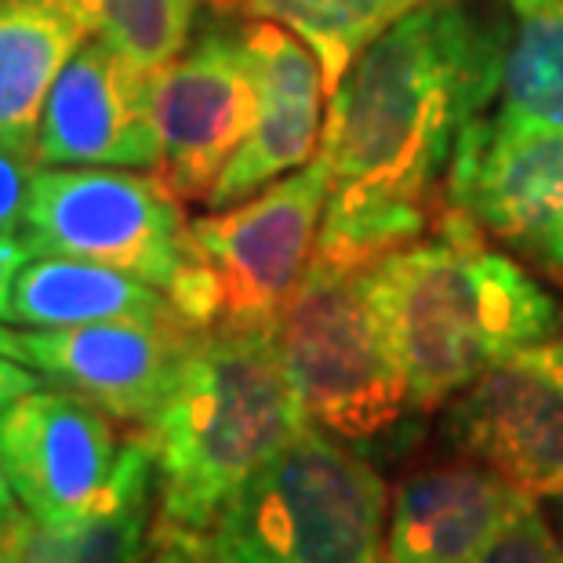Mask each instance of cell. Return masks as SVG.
I'll use <instances>...</instances> for the list:
<instances>
[{
  "label": "cell",
  "instance_id": "cell-15",
  "mask_svg": "<svg viewBox=\"0 0 563 563\" xmlns=\"http://www.w3.org/2000/svg\"><path fill=\"white\" fill-rule=\"evenodd\" d=\"M157 549V476L139 433L84 517L44 523L26 509L0 520V563H146Z\"/></svg>",
  "mask_w": 563,
  "mask_h": 563
},
{
  "label": "cell",
  "instance_id": "cell-25",
  "mask_svg": "<svg viewBox=\"0 0 563 563\" xmlns=\"http://www.w3.org/2000/svg\"><path fill=\"white\" fill-rule=\"evenodd\" d=\"M44 375L37 367L15 361V356H0V411L11 407L19 397H26V393L41 389L44 386Z\"/></svg>",
  "mask_w": 563,
  "mask_h": 563
},
{
  "label": "cell",
  "instance_id": "cell-27",
  "mask_svg": "<svg viewBox=\"0 0 563 563\" xmlns=\"http://www.w3.org/2000/svg\"><path fill=\"white\" fill-rule=\"evenodd\" d=\"M0 356H15V361L26 364V350H22V331L4 328V320H0Z\"/></svg>",
  "mask_w": 563,
  "mask_h": 563
},
{
  "label": "cell",
  "instance_id": "cell-18",
  "mask_svg": "<svg viewBox=\"0 0 563 563\" xmlns=\"http://www.w3.org/2000/svg\"><path fill=\"white\" fill-rule=\"evenodd\" d=\"M99 320H183L157 284L88 258L33 255L11 295V323L77 328ZM186 323V320H183Z\"/></svg>",
  "mask_w": 563,
  "mask_h": 563
},
{
  "label": "cell",
  "instance_id": "cell-6",
  "mask_svg": "<svg viewBox=\"0 0 563 563\" xmlns=\"http://www.w3.org/2000/svg\"><path fill=\"white\" fill-rule=\"evenodd\" d=\"M22 241L33 255L88 258L157 284L172 298L189 266L183 200L157 172L44 167L33 178Z\"/></svg>",
  "mask_w": 563,
  "mask_h": 563
},
{
  "label": "cell",
  "instance_id": "cell-9",
  "mask_svg": "<svg viewBox=\"0 0 563 563\" xmlns=\"http://www.w3.org/2000/svg\"><path fill=\"white\" fill-rule=\"evenodd\" d=\"M255 121L241 22L219 11L186 52L153 74L157 175L183 203H203Z\"/></svg>",
  "mask_w": 563,
  "mask_h": 563
},
{
  "label": "cell",
  "instance_id": "cell-11",
  "mask_svg": "<svg viewBox=\"0 0 563 563\" xmlns=\"http://www.w3.org/2000/svg\"><path fill=\"white\" fill-rule=\"evenodd\" d=\"M117 418L44 382L0 411V462L19 506L44 523L84 517L121 459Z\"/></svg>",
  "mask_w": 563,
  "mask_h": 563
},
{
  "label": "cell",
  "instance_id": "cell-12",
  "mask_svg": "<svg viewBox=\"0 0 563 563\" xmlns=\"http://www.w3.org/2000/svg\"><path fill=\"white\" fill-rule=\"evenodd\" d=\"M244 58L251 88H255V121L241 150L225 164L219 183L208 194V208H233L277 178L317 161L328 121V80L320 58L306 41L277 22H241Z\"/></svg>",
  "mask_w": 563,
  "mask_h": 563
},
{
  "label": "cell",
  "instance_id": "cell-21",
  "mask_svg": "<svg viewBox=\"0 0 563 563\" xmlns=\"http://www.w3.org/2000/svg\"><path fill=\"white\" fill-rule=\"evenodd\" d=\"M95 37L142 74H157L186 52L208 0H66Z\"/></svg>",
  "mask_w": 563,
  "mask_h": 563
},
{
  "label": "cell",
  "instance_id": "cell-7",
  "mask_svg": "<svg viewBox=\"0 0 563 563\" xmlns=\"http://www.w3.org/2000/svg\"><path fill=\"white\" fill-rule=\"evenodd\" d=\"M331 175L317 153L233 208L189 222V258L214 291V328H273L313 262Z\"/></svg>",
  "mask_w": 563,
  "mask_h": 563
},
{
  "label": "cell",
  "instance_id": "cell-22",
  "mask_svg": "<svg viewBox=\"0 0 563 563\" xmlns=\"http://www.w3.org/2000/svg\"><path fill=\"white\" fill-rule=\"evenodd\" d=\"M476 563H563V538L542 501L520 495Z\"/></svg>",
  "mask_w": 563,
  "mask_h": 563
},
{
  "label": "cell",
  "instance_id": "cell-20",
  "mask_svg": "<svg viewBox=\"0 0 563 563\" xmlns=\"http://www.w3.org/2000/svg\"><path fill=\"white\" fill-rule=\"evenodd\" d=\"M211 4L233 19L277 22L291 30L298 41L313 47L331 95L353 58L426 0H211Z\"/></svg>",
  "mask_w": 563,
  "mask_h": 563
},
{
  "label": "cell",
  "instance_id": "cell-5",
  "mask_svg": "<svg viewBox=\"0 0 563 563\" xmlns=\"http://www.w3.org/2000/svg\"><path fill=\"white\" fill-rule=\"evenodd\" d=\"M287 386L309 426L364 451H389L415 415L404 367L389 342L364 269L309 262L302 284L273 323Z\"/></svg>",
  "mask_w": 563,
  "mask_h": 563
},
{
  "label": "cell",
  "instance_id": "cell-24",
  "mask_svg": "<svg viewBox=\"0 0 563 563\" xmlns=\"http://www.w3.org/2000/svg\"><path fill=\"white\" fill-rule=\"evenodd\" d=\"M30 258L33 251L19 233H0V320L4 323H11V295H15V280Z\"/></svg>",
  "mask_w": 563,
  "mask_h": 563
},
{
  "label": "cell",
  "instance_id": "cell-17",
  "mask_svg": "<svg viewBox=\"0 0 563 563\" xmlns=\"http://www.w3.org/2000/svg\"><path fill=\"white\" fill-rule=\"evenodd\" d=\"M88 37L66 0H0V142L37 157L52 84Z\"/></svg>",
  "mask_w": 563,
  "mask_h": 563
},
{
  "label": "cell",
  "instance_id": "cell-13",
  "mask_svg": "<svg viewBox=\"0 0 563 563\" xmlns=\"http://www.w3.org/2000/svg\"><path fill=\"white\" fill-rule=\"evenodd\" d=\"M197 334L183 320H99L77 328H26L22 350L26 364L52 386L142 429L172 393Z\"/></svg>",
  "mask_w": 563,
  "mask_h": 563
},
{
  "label": "cell",
  "instance_id": "cell-1",
  "mask_svg": "<svg viewBox=\"0 0 563 563\" xmlns=\"http://www.w3.org/2000/svg\"><path fill=\"white\" fill-rule=\"evenodd\" d=\"M495 74L498 26L470 0H426L393 22L328 95V197L429 211L462 128L495 99Z\"/></svg>",
  "mask_w": 563,
  "mask_h": 563
},
{
  "label": "cell",
  "instance_id": "cell-2",
  "mask_svg": "<svg viewBox=\"0 0 563 563\" xmlns=\"http://www.w3.org/2000/svg\"><path fill=\"white\" fill-rule=\"evenodd\" d=\"M418 411H437L490 367L563 331V302L462 211L364 269Z\"/></svg>",
  "mask_w": 563,
  "mask_h": 563
},
{
  "label": "cell",
  "instance_id": "cell-14",
  "mask_svg": "<svg viewBox=\"0 0 563 563\" xmlns=\"http://www.w3.org/2000/svg\"><path fill=\"white\" fill-rule=\"evenodd\" d=\"M153 74L102 37L84 41L52 84L37 131L44 167H135L157 172Z\"/></svg>",
  "mask_w": 563,
  "mask_h": 563
},
{
  "label": "cell",
  "instance_id": "cell-16",
  "mask_svg": "<svg viewBox=\"0 0 563 563\" xmlns=\"http://www.w3.org/2000/svg\"><path fill=\"white\" fill-rule=\"evenodd\" d=\"M520 495L481 462L411 473L389 498L386 563H476Z\"/></svg>",
  "mask_w": 563,
  "mask_h": 563
},
{
  "label": "cell",
  "instance_id": "cell-23",
  "mask_svg": "<svg viewBox=\"0 0 563 563\" xmlns=\"http://www.w3.org/2000/svg\"><path fill=\"white\" fill-rule=\"evenodd\" d=\"M41 161L0 142V233H22Z\"/></svg>",
  "mask_w": 563,
  "mask_h": 563
},
{
  "label": "cell",
  "instance_id": "cell-29",
  "mask_svg": "<svg viewBox=\"0 0 563 563\" xmlns=\"http://www.w3.org/2000/svg\"><path fill=\"white\" fill-rule=\"evenodd\" d=\"M542 506L549 509V517H553L556 531H560V538H563V495H556V498H545Z\"/></svg>",
  "mask_w": 563,
  "mask_h": 563
},
{
  "label": "cell",
  "instance_id": "cell-4",
  "mask_svg": "<svg viewBox=\"0 0 563 563\" xmlns=\"http://www.w3.org/2000/svg\"><path fill=\"white\" fill-rule=\"evenodd\" d=\"M389 487L317 426L280 448L197 538L208 563H386Z\"/></svg>",
  "mask_w": 563,
  "mask_h": 563
},
{
  "label": "cell",
  "instance_id": "cell-26",
  "mask_svg": "<svg viewBox=\"0 0 563 563\" xmlns=\"http://www.w3.org/2000/svg\"><path fill=\"white\" fill-rule=\"evenodd\" d=\"M146 563H208V556L200 553L197 542H186V538H157V549Z\"/></svg>",
  "mask_w": 563,
  "mask_h": 563
},
{
  "label": "cell",
  "instance_id": "cell-28",
  "mask_svg": "<svg viewBox=\"0 0 563 563\" xmlns=\"http://www.w3.org/2000/svg\"><path fill=\"white\" fill-rule=\"evenodd\" d=\"M19 509V498H15V487H11L8 481V470H4V462H0V520L11 517V512Z\"/></svg>",
  "mask_w": 563,
  "mask_h": 563
},
{
  "label": "cell",
  "instance_id": "cell-19",
  "mask_svg": "<svg viewBox=\"0 0 563 563\" xmlns=\"http://www.w3.org/2000/svg\"><path fill=\"white\" fill-rule=\"evenodd\" d=\"M495 113L563 131V0H501Z\"/></svg>",
  "mask_w": 563,
  "mask_h": 563
},
{
  "label": "cell",
  "instance_id": "cell-3",
  "mask_svg": "<svg viewBox=\"0 0 563 563\" xmlns=\"http://www.w3.org/2000/svg\"><path fill=\"white\" fill-rule=\"evenodd\" d=\"M306 426L273 328L200 331L161 411L139 429L157 476V538L197 542Z\"/></svg>",
  "mask_w": 563,
  "mask_h": 563
},
{
  "label": "cell",
  "instance_id": "cell-10",
  "mask_svg": "<svg viewBox=\"0 0 563 563\" xmlns=\"http://www.w3.org/2000/svg\"><path fill=\"white\" fill-rule=\"evenodd\" d=\"M443 437L523 495H563V331L459 393L443 415Z\"/></svg>",
  "mask_w": 563,
  "mask_h": 563
},
{
  "label": "cell",
  "instance_id": "cell-8",
  "mask_svg": "<svg viewBox=\"0 0 563 563\" xmlns=\"http://www.w3.org/2000/svg\"><path fill=\"white\" fill-rule=\"evenodd\" d=\"M443 194L495 244L563 277V131L481 110L462 128Z\"/></svg>",
  "mask_w": 563,
  "mask_h": 563
}]
</instances>
